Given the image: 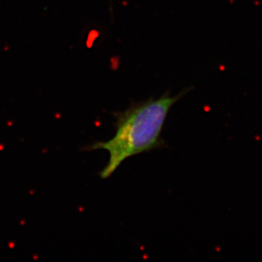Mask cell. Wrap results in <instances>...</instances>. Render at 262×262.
<instances>
[{"label": "cell", "instance_id": "1", "mask_svg": "<svg viewBox=\"0 0 262 262\" xmlns=\"http://www.w3.org/2000/svg\"><path fill=\"white\" fill-rule=\"evenodd\" d=\"M192 89L173 97L166 92L158 99L134 102L126 111L116 112L115 136L109 141L96 142L86 148V150L104 149L109 153V162L99 172L100 178H109L132 156L166 147L161 133L166 117L171 107Z\"/></svg>", "mask_w": 262, "mask_h": 262}]
</instances>
